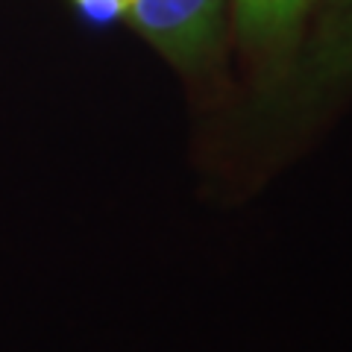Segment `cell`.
I'll list each match as a JSON object with an SVG mask.
<instances>
[{
  "label": "cell",
  "instance_id": "6da1fadb",
  "mask_svg": "<svg viewBox=\"0 0 352 352\" xmlns=\"http://www.w3.org/2000/svg\"><path fill=\"white\" fill-rule=\"evenodd\" d=\"M126 18L164 59L191 71L217 50L223 0H132Z\"/></svg>",
  "mask_w": 352,
  "mask_h": 352
},
{
  "label": "cell",
  "instance_id": "7a4b0ae2",
  "mask_svg": "<svg viewBox=\"0 0 352 352\" xmlns=\"http://www.w3.org/2000/svg\"><path fill=\"white\" fill-rule=\"evenodd\" d=\"M311 0H235V18L244 41L273 47L291 36Z\"/></svg>",
  "mask_w": 352,
  "mask_h": 352
},
{
  "label": "cell",
  "instance_id": "3957f363",
  "mask_svg": "<svg viewBox=\"0 0 352 352\" xmlns=\"http://www.w3.org/2000/svg\"><path fill=\"white\" fill-rule=\"evenodd\" d=\"M352 74V0H340L311 50V80H340Z\"/></svg>",
  "mask_w": 352,
  "mask_h": 352
},
{
  "label": "cell",
  "instance_id": "277c9868",
  "mask_svg": "<svg viewBox=\"0 0 352 352\" xmlns=\"http://www.w3.org/2000/svg\"><path fill=\"white\" fill-rule=\"evenodd\" d=\"M132 0H74L80 15L91 24H115V21L126 18Z\"/></svg>",
  "mask_w": 352,
  "mask_h": 352
}]
</instances>
